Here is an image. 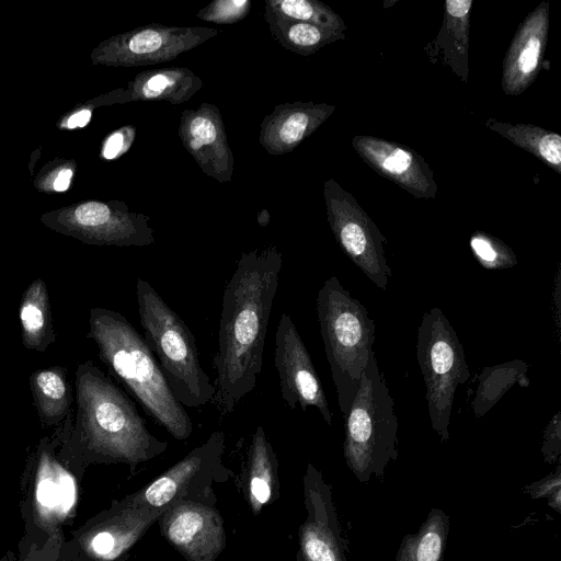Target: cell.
I'll return each mask as SVG.
<instances>
[{
    "instance_id": "6da1fadb",
    "label": "cell",
    "mask_w": 561,
    "mask_h": 561,
    "mask_svg": "<svg viewBox=\"0 0 561 561\" xmlns=\"http://www.w3.org/2000/svg\"><path fill=\"white\" fill-rule=\"evenodd\" d=\"M283 265L275 247L243 252L222 295L211 403L230 414L256 386Z\"/></svg>"
},
{
    "instance_id": "7a4b0ae2",
    "label": "cell",
    "mask_w": 561,
    "mask_h": 561,
    "mask_svg": "<svg viewBox=\"0 0 561 561\" xmlns=\"http://www.w3.org/2000/svg\"><path fill=\"white\" fill-rule=\"evenodd\" d=\"M75 393L69 444L87 465L123 462L134 471L168 448L149 432L133 401L93 363L78 365Z\"/></svg>"
},
{
    "instance_id": "3957f363",
    "label": "cell",
    "mask_w": 561,
    "mask_h": 561,
    "mask_svg": "<svg viewBox=\"0 0 561 561\" xmlns=\"http://www.w3.org/2000/svg\"><path fill=\"white\" fill-rule=\"evenodd\" d=\"M89 325L88 336L96 344L110 373L156 423L175 439L188 438L193 432L192 420L172 394L144 336L122 313L101 307L90 310Z\"/></svg>"
},
{
    "instance_id": "277c9868",
    "label": "cell",
    "mask_w": 561,
    "mask_h": 561,
    "mask_svg": "<svg viewBox=\"0 0 561 561\" xmlns=\"http://www.w3.org/2000/svg\"><path fill=\"white\" fill-rule=\"evenodd\" d=\"M136 298L144 339L174 398L192 409L213 402L216 389L201 365L196 339L190 328L140 277L136 283Z\"/></svg>"
},
{
    "instance_id": "5b68a950",
    "label": "cell",
    "mask_w": 561,
    "mask_h": 561,
    "mask_svg": "<svg viewBox=\"0 0 561 561\" xmlns=\"http://www.w3.org/2000/svg\"><path fill=\"white\" fill-rule=\"evenodd\" d=\"M316 308L344 419L374 352L376 325L366 307L351 295L336 276L329 277L319 289Z\"/></svg>"
},
{
    "instance_id": "8992f818",
    "label": "cell",
    "mask_w": 561,
    "mask_h": 561,
    "mask_svg": "<svg viewBox=\"0 0 561 561\" xmlns=\"http://www.w3.org/2000/svg\"><path fill=\"white\" fill-rule=\"evenodd\" d=\"M344 421L343 455L348 469L362 483L373 476L382 478L389 462L398 459V420L374 352Z\"/></svg>"
},
{
    "instance_id": "52a82bcc",
    "label": "cell",
    "mask_w": 561,
    "mask_h": 561,
    "mask_svg": "<svg viewBox=\"0 0 561 561\" xmlns=\"http://www.w3.org/2000/svg\"><path fill=\"white\" fill-rule=\"evenodd\" d=\"M416 359L426 387L431 426L446 443L455 394L470 377L463 346L440 308L422 316L416 341Z\"/></svg>"
},
{
    "instance_id": "ba28073f",
    "label": "cell",
    "mask_w": 561,
    "mask_h": 561,
    "mask_svg": "<svg viewBox=\"0 0 561 561\" xmlns=\"http://www.w3.org/2000/svg\"><path fill=\"white\" fill-rule=\"evenodd\" d=\"M224 451L225 433L215 431L206 442L127 499L152 508H167L181 500L215 506L213 483L231 473L222 463Z\"/></svg>"
},
{
    "instance_id": "9c48e42d",
    "label": "cell",
    "mask_w": 561,
    "mask_h": 561,
    "mask_svg": "<svg viewBox=\"0 0 561 561\" xmlns=\"http://www.w3.org/2000/svg\"><path fill=\"white\" fill-rule=\"evenodd\" d=\"M328 222L342 252L378 288L386 290L391 268L385 251L386 237L355 197L335 180L324 182Z\"/></svg>"
},
{
    "instance_id": "30bf717a",
    "label": "cell",
    "mask_w": 561,
    "mask_h": 561,
    "mask_svg": "<svg viewBox=\"0 0 561 561\" xmlns=\"http://www.w3.org/2000/svg\"><path fill=\"white\" fill-rule=\"evenodd\" d=\"M73 416L72 409L53 435L41 438L31 459L35 513L43 528L67 518L77 502L78 482L70 466L84 461L69 444Z\"/></svg>"
},
{
    "instance_id": "8fae6325",
    "label": "cell",
    "mask_w": 561,
    "mask_h": 561,
    "mask_svg": "<svg viewBox=\"0 0 561 561\" xmlns=\"http://www.w3.org/2000/svg\"><path fill=\"white\" fill-rule=\"evenodd\" d=\"M274 365L282 399L289 409L316 408L328 425L332 412L311 356L290 316L282 313L275 333Z\"/></svg>"
},
{
    "instance_id": "7c38bea8",
    "label": "cell",
    "mask_w": 561,
    "mask_h": 561,
    "mask_svg": "<svg viewBox=\"0 0 561 561\" xmlns=\"http://www.w3.org/2000/svg\"><path fill=\"white\" fill-rule=\"evenodd\" d=\"M158 522L162 536L187 561H216L226 547L216 506L181 500L168 506Z\"/></svg>"
},
{
    "instance_id": "4fadbf2b",
    "label": "cell",
    "mask_w": 561,
    "mask_h": 561,
    "mask_svg": "<svg viewBox=\"0 0 561 561\" xmlns=\"http://www.w3.org/2000/svg\"><path fill=\"white\" fill-rule=\"evenodd\" d=\"M306 520L299 527L298 561H346L330 485L308 462L304 476Z\"/></svg>"
},
{
    "instance_id": "5bb4252c",
    "label": "cell",
    "mask_w": 561,
    "mask_h": 561,
    "mask_svg": "<svg viewBox=\"0 0 561 561\" xmlns=\"http://www.w3.org/2000/svg\"><path fill=\"white\" fill-rule=\"evenodd\" d=\"M165 510L135 504L125 497L95 517L78 545L95 561L121 560Z\"/></svg>"
},
{
    "instance_id": "9a60e30c",
    "label": "cell",
    "mask_w": 561,
    "mask_h": 561,
    "mask_svg": "<svg viewBox=\"0 0 561 561\" xmlns=\"http://www.w3.org/2000/svg\"><path fill=\"white\" fill-rule=\"evenodd\" d=\"M352 147L376 172L417 198H435L433 171L413 149L373 136H354Z\"/></svg>"
},
{
    "instance_id": "2e32d148",
    "label": "cell",
    "mask_w": 561,
    "mask_h": 561,
    "mask_svg": "<svg viewBox=\"0 0 561 561\" xmlns=\"http://www.w3.org/2000/svg\"><path fill=\"white\" fill-rule=\"evenodd\" d=\"M179 136L207 175L220 183L231 181L233 156L221 115L215 105L203 103L198 110L183 111Z\"/></svg>"
},
{
    "instance_id": "e0dca14e",
    "label": "cell",
    "mask_w": 561,
    "mask_h": 561,
    "mask_svg": "<svg viewBox=\"0 0 561 561\" xmlns=\"http://www.w3.org/2000/svg\"><path fill=\"white\" fill-rule=\"evenodd\" d=\"M549 11V2H540L516 31L503 60L501 84L506 95L523 93L537 78L548 39Z\"/></svg>"
},
{
    "instance_id": "ac0fdd59",
    "label": "cell",
    "mask_w": 561,
    "mask_h": 561,
    "mask_svg": "<svg viewBox=\"0 0 561 561\" xmlns=\"http://www.w3.org/2000/svg\"><path fill=\"white\" fill-rule=\"evenodd\" d=\"M334 110V105L325 103L280 104L263 119L259 141L272 154L289 152L329 118Z\"/></svg>"
},
{
    "instance_id": "d6986e66",
    "label": "cell",
    "mask_w": 561,
    "mask_h": 561,
    "mask_svg": "<svg viewBox=\"0 0 561 561\" xmlns=\"http://www.w3.org/2000/svg\"><path fill=\"white\" fill-rule=\"evenodd\" d=\"M217 34V30L206 27L158 24L141 26L127 35L125 42L127 62L144 66L169 61Z\"/></svg>"
},
{
    "instance_id": "ffe728a7",
    "label": "cell",
    "mask_w": 561,
    "mask_h": 561,
    "mask_svg": "<svg viewBox=\"0 0 561 561\" xmlns=\"http://www.w3.org/2000/svg\"><path fill=\"white\" fill-rule=\"evenodd\" d=\"M77 224L84 230L93 231L95 242L116 245L145 247L154 242V231L149 218L142 214H125L117 218L111 208L99 202L82 204L75 211Z\"/></svg>"
},
{
    "instance_id": "44dd1931",
    "label": "cell",
    "mask_w": 561,
    "mask_h": 561,
    "mask_svg": "<svg viewBox=\"0 0 561 561\" xmlns=\"http://www.w3.org/2000/svg\"><path fill=\"white\" fill-rule=\"evenodd\" d=\"M277 457L262 425H257L248 449L245 483L254 515L278 495Z\"/></svg>"
},
{
    "instance_id": "7402d4cb",
    "label": "cell",
    "mask_w": 561,
    "mask_h": 561,
    "mask_svg": "<svg viewBox=\"0 0 561 561\" xmlns=\"http://www.w3.org/2000/svg\"><path fill=\"white\" fill-rule=\"evenodd\" d=\"M30 389L43 427H57L72 410V388L66 369L41 368L30 376Z\"/></svg>"
},
{
    "instance_id": "603a6c76",
    "label": "cell",
    "mask_w": 561,
    "mask_h": 561,
    "mask_svg": "<svg viewBox=\"0 0 561 561\" xmlns=\"http://www.w3.org/2000/svg\"><path fill=\"white\" fill-rule=\"evenodd\" d=\"M19 319L22 342L26 348L44 352L55 342L48 291L42 278L34 279L23 293Z\"/></svg>"
},
{
    "instance_id": "cb8c5ba5",
    "label": "cell",
    "mask_w": 561,
    "mask_h": 561,
    "mask_svg": "<svg viewBox=\"0 0 561 561\" xmlns=\"http://www.w3.org/2000/svg\"><path fill=\"white\" fill-rule=\"evenodd\" d=\"M203 85L186 68H165L141 72L133 82V98L141 101H168L176 105L190 100Z\"/></svg>"
},
{
    "instance_id": "d4e9b609",
    "label": "cell",
    "mask_w": 561,
    "mask_h": 561,
    "mask_svg": "<svg viewBox=\"0 0 561 561\" xmlns=\"http://www.w3.org/2000/svg\"><path fill=\"white\" fill-rule=\"evenodd\" d=\"M471 0H446L443 26L437 36L443 60L466 80L468 76V31Z\"/></svg>"
},
{
    "instance_id": "484cf974",
    "label": "cell",
    "mask_w": 561,
    "mask_h": 561,
    "mask_svg": "<svg viewBox=\"0 0 561 561\" xmlns=\"http://www.w3.org/2000/svg\"><path fill=\"white\" fill-rule=\"evenodd\" d=\"M449 528V516L432 508L417 531L402 538L394 561H444Z\"/></svg>"
},
{
    "instance_id": "4316f807",
    "label": "cell",
    "mask_w": 561,
    "mask_h": 561,
    "mask_svg": "<svg viewBox=\"0 0 561 561\" xmlns=\"http://www.w3.org/2000/svg\"><path fill=\"white\" fill-rule=\"evenodd\" d=\"M265 20L273 37L285 48L300 55H311L323 46L345 37L343 32L284 18L267 7Z\"/></svg>"
},
{
    "instance_id": "83f0119b",
    "label": "cell",
    "mask_w": 561,
    "mask_h": 561,
    "mask_svg": "<svg viewBox=\"0 0 561 561\" xmlns=\"http://www.w3.org/2000/svg\"><path fill=\"white\" fill-rule=\"evenodd\" d=\"M514 145L534 154L561 175V136L531 124H512L494 118L483 123Z\"/></svg>"
},
{
    "instance_id": "f1b7e54d",
    "label": "cell",
    "mask_w": 561,
    "mask_h": 561,
    "mask_svg": "<svg viewBox=\"0 0 561 561\" xmlns=\"http://www.w3.org/2000/svg\"><path fill=\"white\" fill-rule=\"evenodd\" d=\"M527 371L528 365L522 359L484 367L471 402L474 416H484L513 386L527 387Z\"/></svg>"
},
{
    "instance_id": "f546056e",
    "label": "cell",
    "mask_w": 561,
    "mask_h": 561,
    "mask_svg": "<svg viewBox=\"0 0 561 561\" xmlns=\"http://www.w3.org/2000/svg\"><path fill=\"white\" fill-rule=\"evenodd\" d=\"M20 561H95L78 543L65 541L57 533L35 528L20 542ZM117 561H128V556Z\"/></svg>"
},
{
    "instance_id": "4dcf8cb0",
    "label": "cell",
    "mask_w": 561,
    "mask_h": 561,
    "mask_svg": "<svg viewBox=\"0 0 561 561\" xmlns=\"http://www.w3.org/2000/svg\"><path fill=\"white\" fill-rule=\"evenodd\" d=\"M266 7L275 13L295 21L311 23L322 27L344 32L346 25L330 7L316 0H274Z\"/></svg>"
},
{
    "instance_id": "1f68e13d",
    "label": "cell",
    "mask_w": 561,
    "mask_h": 561,
    "mask_svg": "<svg viewBox=\"0 0 561 561\" xmlns=\"http://www.w3.org/2000/svg\"><path fill=\"white\" fill-rule=\"evenodd\" d=\"M469 243L473 256L486 270H505L517 264V256L512 248L494 236L476 231Z\"/></svg>"
},
{
    "instance_id": "d6a6232c",
    "label": "cell",
    "mask_w": 561,
    "mask_h": 561,
    "mask_svg": "<svg viewBox=\"0 0 561 561\" xmlns=\"http://www.w3.org/2000/svg\"><path fill=\"white\" fill-rule=\"evenodd\" d=\"M250 8L251 2L247 0H218L199 11L197 16L207 22L230 24L244 19Z\"/></svg>"
},
{
    "instance_id": "836d02e7",
    "label": "cell",
    "mask_w": 561,
    "mask_h": 561,
    "mask_svg": "<svg viewBox=\"0 0 561 561\" xmlns=\"http://www.w3.org/2000/svg\"><path fill=\"white\" fill-rule=\"evenodd\" d=\"M524 492L531 499H545L548 505L561 513V466L557 465L554 471L542 479L525 486Z\"/></svg>"
},
{
    "instance_id": "e575fe53",
    "label": "cell",
    "mask_w": 561,
    "mask_h": 561,
    "mask_svg": "<svg viewBox=\"0 0 561 561\" xmlns=\"http://www.w3.org/2000/svg\"><path fill=\"white\" fill-rule=\"evenodd\" d=\"M541 453L545 462L553 465L561 455V413L558 411L546 425L542 434Z\"/></svg>"
},
{
    "instance_id": "d590c367",
    "label": "cell",
    "mask_w": 561,
    "mask_h": 561,
    "mask_svg": "<svg viewBox=\"0 0 561 561\" xmlns=\"http://www.w3.org/2000/svg\"><path fill=\"white\" fill-rule=\"evenodd\" d=\"M129 145H126V136L122 131H116L112 134L103 150V156L105 159H114L116 158L122 150H126Z\"/></svg>"
},
{
    "instance_id": "8d00e7d4",
    "label": "cell",
    "mask_w": 561,
    "mask_h": 561,
    "mask_svg": "<svg viewBox=\"0 0 561 561\" xmlns=\"http://www.w3.org/2000/svg\"><path fill=\"white\" fill-rule=\"evenodd\" d=\"M91 117V112L88 110H82L76 114H73L68 119V127L69 128H76V127H83L88 124Z\"/></svg>"
},
{
    "instance_id": "74e56055",
    "label": "cell",
    "mask_w": 561,
    "mask_h": 561,
    "mask_svg": "<svg viewBox=\"0 0 561 561\" xmlns=\"http://www.w3.org/2000/svg\"><path fill=\"white\" fill-rule=\"evenodd\" d=\"M553 306H554V319L557 330H560V272L557 273L554 280V290H553Z\"/></svg>"
},
{
    "instance_id": "f35d334b",
    "label": "cell",
    "mask_w": 561,
    "mask_h": 561,
    "mask_svg": "<svg viewBox=\"0 0 561 561\" xmlns=\"http://www.w3.org/2000/svg\"><path fill=\"white\" fill-rule=\"evenodd\" d=\"M72 172L69 169L61 170L54 182V188L58 192H64L69 187Z\"/></svg>"
}]
</instances>
